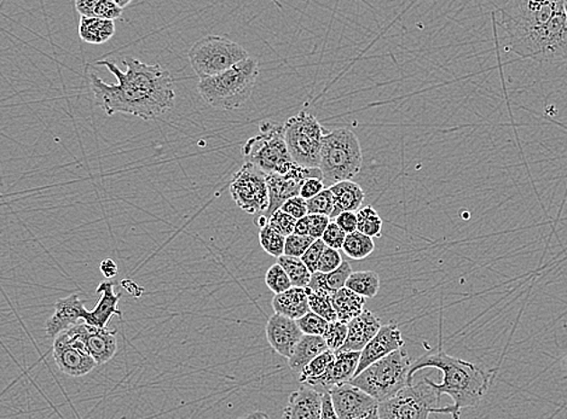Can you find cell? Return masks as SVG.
<instances>
[{"label": "cell", "mask_w": 567, "mask_h": 419, "mask_svg": "<svg viewBox=\"0 0 567 419\" xmlns=\"http://www.w3.org/2000/svg\"><path fill=\"white\" fill-rule=\"evenodd\" d=\"M315 241V238L309 237V236L297 234L288 236L286 238V245H284V255L291 256V258L302 259V255L308 252V249Z\"/></svg>", "instance_id": "obj_41"}, {"label": "cell", "mask_w": 567, "mask_h": 419, "mask_svg": "<svg viewBox=\"0 0 567 419\" xmlns=\"http://www.w3.org/2000/svg\"><path fill=\"white\" fill-rule=\"evenodd\" d=\"M249 58L241 45L218 35L199 39L189 50L190 65L200 80L220 76Z\"/></svg>", "instance_id": "obj_8"}, {"label": "cell", "mask_w": 567, "mask_h": 419, "mask_svg": "<svg viewBox=\"0 0 567 419\" xmlns=\"http://www.w3.org/2000/svg\"><path fill=\"white\" fill-rule=\"evenodd\" d=\"M87 352L97 365H104L112 361L118 351V330L100 329L84 322L74 326Z\"/></svg>", "instance_id": "obj_17"}, {"label": "cell", "mask_w": 567, "mask_h": 419, "mask_svg": "<svg viewBox=\"0 0 567 419\" xmlns=\"http://www.w3.org/2000/svg\"><path fill=\"white\" fill-rule=\"evenodd\" d=\"M273 308L277 315L299 320L311 312L309 305L308 288H292L286 292L274 295Z\"/></svg>", "instance_id": "obj_23"}, {"label": "cell", "mask_w": 567, "mask_h": 419, "mask_svg": "<svg viewBox=\"0 0 567 419\" xmlns=\"http://www.w3.org/2000/svg\"><path fill=\"white\" fill-rule=\"evenodd\" d=\"M326 351H328V346H327L323 337L304 334L293 354L288 359V365H290L292 371L301 373L310 362L315 361Z\"/></svg>", "instance_id": "obj_25"}, {"label": "cell", "mask_w": 567, "mask_h": 419, "mask_svg": "<svg viewBox=\"0 0 567 419\" xmlns=\"http://www.w3.org/2000/svg\"><path fill=\"white\" fill-rule=\"evenodd\" d=\"M334 199V213L330 219L334 220L345 212L357 213L364 202L365 193L357 183L352 181L340 182L329 186Z\"/></svg>", "instance_id": "obj_24"}, {"label": "cell", "mask_w": 567, "mask_h": 419, "mask_svg": "<svg viewBox=\"0 0 567 419\" xmlns=\"http://www.w3.org/2000/svg\"><path fill=\"white\" fill-rule=\"evenodd\" d=\"M413 362L408 352L401 348L369 366L351 383L374 397L379 404L383 403L410 386V371Z\"/></svg>", "instance_id": "obj_6"}, {"label": "cell", "mask_w": 567, "mask_h": 419, "mask_svg": "<svg viewBox=\"0 0 567 419\" xmlns=\"http://www.w3.org/2000/svg\"><path fill=\"white\" fill-rule=\"evenodd\" d=\"M326 129L316 116L301 111L284 123V136L292 158L308 168H320Z\"/></svg>", "instance_id": "obj_9"}, {"label": "cell", "mask_w": 567, "mask_h": 419, "mask_svg": "<svg viewBox=\"0 0 567 419\" xmlns=\"http://www.w3.org/2000/svg\"><path fill=\"white\" fill-rule=\"evenodd\" d=\"M259 76V65L249 58L220 76L199 81L202 100L220 111H235L248 103Z\"/></svg>", "instance_id": "obj_4"}, {"label": "cell", "mask_w": 567, "mask_h": 419, "mask_svg": "<svg viewBox=\"0 0 567 419\" xmlns=\"http://www.w3.org/2000/svg\"><path fill=\"white\" fill-rule=\"evenodd\" d=\"M436 390L425 377L417 385L407 387L391 399L379 404V419H428L439 406Z\"/></svg>", "instance_id": "obj_10"}, {"label": "cell", "mask_w": 567, "mask_h": 419, "mask_svg": "<svg viewBox=\"0 0 567 419\" xmlns=\"http://www.w3.org/2000/svg\"><path fill=\"white\" fill-rule=\"evenodd\" d=\"M334 362H336V352L329 350L324 352L299 373V382L320 393L328 392L333 387Z\"/></svg>", "instance_id": "obj_22"}, {"label": "cell", "mask_w": 567, "mask_h": 419, "mask_svg": "<svg viewBox=\"0 0 567 419\" xmlns=\"http://www.w3.org/2000/svg\"><path fill=\"white\" fill-rule=\"evenodd\" d=\"M357 219L358 232L371 238L382 237V219L374 208L371 206L361 208L357 212Z\"/></svg>", "instance_id": "obj_33"}, {"label": "cell", "mask_w": 567, "mask_h": 419, "mask_svg": "<svg viewBox=\"0 0 567 419\" xmlns=\"http://www.w3.org/2000/svg\"><path fill=\"white\" fill-rule=\"evenodd\" d=\"M346 234L343 230L339 225L336 223V221H330L328 227L324 231L322 236V241L326 243L327 246L329 248H333L336 250L343 249L345 239H346Z\"/></svg>", "instance_id": "obj_46"}, {"label": "cell", "mask_w": 567, "mask_h": 419, "mask_svg": "<svg viewBox=\"0 0 567 419\" xmlns=\"http://www.w3.org/2000/svg\"><path fill=\"white\" fill-rule=\"evenodd\" d=\"M236 206L248 214H266L270 206L266 174L252 164H245L236 172L230 184Z\"/></svg>", "instance_id": "obj_11"}, {"label": "cell", "mask_w": 567, "mask_h": 419, "mask_svg": "<svg viewBox=\"0 0 567 419\" xmlns=\"http://www.w3.org/2000/svg\"><path fill=\"white\" fill-rule=\"evenodd\" d=\"M347 327L346 343L340 351L362 352L374 339L382 325L378 316H375L369 309H364L361 316L347 323Z\"/></svg>", "instance_id": "obj_20"}, {"label": "cell", "mask_w": 567, "mask_h": 419, "mask_svg": "<svg viewBox=\"0 0 567 419\" xmlns=\"http://www.w3.org/2000/svg\"><path fill=\"white\" fill-rule=\"evenodd\" d=\"M563 5H565V13H566V20H567V2H563Z\"/></svg>", "instance_id": "obj_55"}, {"label": "cell", "mask_w": 567, "mask_h": 419, "mask_svg": "<svg viewBox=\"0 0 567 419\" xmlns=\"http://www.w3.org/2000/svg\"><path fill=\"white\" fill-rule=\"evenodd\" d=\"M52 348L56 365L65 375L86 376L97 366L74 326L56 337Z\"/></svg>", "instance_id": "obj_12"}, {"label": "cell", "mask_w": 567, "mask_h": 419, "mask_svg": "<svg viewBox=\"0 0 567 419\" xmlns=\"http://www.w3.org/2000/svg\"><path fill=\"white\" fill-rule=\"evenodd\" d=\"M266 284L274 295L282 294V292H286L293 288V284H292L286 271L278 263H274L267 270Z\"/></svg>", "instance_id": "obj_37"}, {"label": "cell", "mask_w": 567, "mask_h": 419, "mask_svg": "<svg viewBox=\"0 0 567 419\" xmlns=\"http://www.w3.org/2000/svg\"><path fill=\"white\" fill-rule=\"evenodd\" d=\"M363 164L361 143L347 129L327 132L320 151V170L324 184L332 186L357 177Z\"/></svg>", "instance_id": "obj_5"}, {"label": "cell", "mask_w": 567, "mask_h": 419, "mask_svg": "<svg viewBox=\"0 0 567 419\" xmlns=\"http://www.w3.org/2000/svg\"><path fill=\"white\" fill-rule=\"evenodd\" d=\"M324 185L326 184H324L323 179H308V181L302 184L301 196L306 201L311 200L313 197L320 195V193L323 192Z\"/></svg>", "instance_id": "obj_49"}, {"label": "cell", "mask_w": 567, "mask_h": 419, "mask_svg": "<svg viewBox=\"0 0 567 419\" xmlns=\"http://www.w3.org/2000/svg\"><path fill=\"white\" fill-rule=\"evenodd\" d=\"M435 419H438V418L436 417Z\"/></svg>", "instance_id": "obj_56"}, {"label": "cell", "mask_w": 567, "mask_h": 419, "mask_svg": "<svg viewBox=\"0 0 567 419\" xmlns=\"http://www.w3.org/2000/svg\"><path fill=\"white\" fill-rule=\"evenodd\" d=\"M363 419H379L378 411H375L374 414H372L371 415H368V417Z\"/></svg>", "instance_id": "obj_54"}, {"label": "cell", "mask_w": 567, "mask_h": 419, "mask_svg": "<svg viewBox=\"0 0 567 419\" xmlns=\"http://www.w3.org/2000/svg\"><path fill=\"white\" fill-rule=\"evenodd\" d=\"M332 221L329 217L320 216V214H308V216L298 220L294 234L309 236L315 239L322 238L324 231Z\"/></svg>", "instance_id": "obj_34"}, {"label": "cell", "mask_w": 567, "mask_h": 419, "mask_svg": "<svg viewBox=\"0 0 567 419\" xmlns=\"http://www.w3.org/2000/svg\"><path fill=\"white\" fill-rule=\"evenodd\" d=\"M328 393L340 419H363L378 411V401L351 382L334 386Z\"/></svg>", "instance_id": "obj_14"}, {"label": "cell", "mask_w": 567, "mask_h": 419, "mask_svg": "<svg viewBox=\"0 0 567 419\" xmlns=\"http://www.w3.org/2000/svg\"><path fill=\"white\" fill-rule=\"evenodd\" d=\"M124 9L116 4L115 0H96L94 9V19L115 21L122 16Z\"/></svg>", "instance_id": "obj_43"}, {"label": "cell", "mask_w": 567, "mask_h": 419, "mask_svg": "<svg viewBox=\"0 0 567 419\" xmlns=\"http://www.w3.org/2000/svg\"><path fill=\"white\" fill-rule=\"evenodd\" d=\"M347 334V324L337 320V322L329 323L328 329L323 334V339L326 341L329 351L338 352L346 343Z\"/></svg>", "instance_id": "obj_38"}, {"label": "cell", "mask_w": 567, "mask_h": 419, "mask_svg": "<svg viewBox=\"0 0 567 419\" xmlns=\"http://www.w3.org/2000/svg\"><path fill=\"white\" fill-rule=\"evenodd\" d=\"M365 300L361 295L350 290L346 287L341 289L333 295L332 304L336 309L338 320L343 323H350L364 312Z\"/></svg>", "instance_id": "obj_27"}, {"label": "cell", "mask_w": 567, "mask_h": 419, "mask_svg": "<svg viewBox=\"0 0 567 419\" xmlns=\"http://www.w3.org/2000/svg\"><path fill=\"white\" fill-rule=\"evenodd\" d=\"M100 270L107 280H112V278H114L116 274H118V265H116L114 260L112 259H104V262L101 263Z\"/></svg>", "instance_id": "obj_51"}, {"label": "cell", "mask_w": 567, "mask_h": 419, "mask_svg": "<svg viewBox=\"0 0 567 419\" xmlns=\"http://www.w3.org/2000/svg\"><path fill=\"white\" fill-rule=\"evenodd\" d=\"M404 344L405 341L397 324L391 323L383 325L379 333L376 334L374 339L361 352V361H359L356 376H358L359 373L364 371L365 369H368L374 362L386 358L387 355L401 350Z\"/></svg>", "instance_id": "obj_16"}, {"label": "cell", "mask_w": 567, "mask_h": 419, "mask_svg": "<svg viewBox=\"0 0 567 419\" xmlns=\"http://www.w3.org/2000/svg\"><path fill=\"white\" fill-rule=\"evenodd\" d=\"M245 164L255 165L266 175L286 174L293 165L284 136V125L263 121L258 135L249 138L242 147Z\"/></svg>", "instance_id": "obj_7"}, {"label": "cell", "mask_w": 567, "mask_h": 419, "mask_svg": "<svg viewBox=\"0 0 567 419\" xmlns=\"http://www.w3.org/2000/svg\"><path fill=\"white\" fill-rule=\"evenodd\" d=\"M114 281H105L97 287L98 294H101L100 301L93 311H86L84 315V322L100 329H107L109 320L112 316H122L119 309V301L122 294H115Z\"/></svg>", "instance_id": "obj_21"}, {"label": "cell", "mask_w": 567, "mask_h": 419, "mask_svg": "<svg viewBox=\"0 0 567 419\" xmlns=\"http://www.w3.org/2000/svg\"><path fill=\"white\" fill-rule=\"evenodd\" d=\"M508 49L537 62L567 61V20L563 2L516 0L500 8Z\"/></svg>", "instance_id": "obj_2"}, {"label": "cell", "mask_w": 567, "mask_h": 419, "mask_svg": "<svg viewBox=\"0 0 567 419\" xmlns=\"http://www.w3.org/2000/svg\"><path fill=\"white\" fill-rule=\"evenodd\" d=\"M122 63L126 72L111 61L97 62L118 79V84H107L96 74H90L94 101L105 115L122 112L149 121L175 107V83L167 69L130 56Z\"/></svg>", "instance_id": "obj_1"}, {"label": "cell", "mask_w": 567, "mask_h": 419, "mask_svg": "<svg viewBox=\"0 0 567 419\" xmlns=\"http://www.w3.org/2000/svg\"><path fill=\"white\" fill-rule=\"evenodd\" d=\"M343 263L344 260L341 258L339 250L327 246V248L324 249L322 258L320 260L319 271H317V272H334V271H337L341 265H343Z\"/></svg>", "instance_id": "obj_44"}, {"label": "cell", "mask_w": 567, "mask_h": 419, "mask_svg": "<svg viewBox=\"0 0 567 419\" xmlns=\"http://www.w3.org/2000/svg\"><path fill=\"white\" fill-rule=\"evenodd\" d=\"M375 250V243L368 236L356 231L354 234L346 236L345 239L343 252L352 260H364L372 255Z\"/></svg>", "instance_id": "obj_31"}, {"label": "cell", "mask_w": 567, "mask_h": 419, "mask_svg": "<svg viewBox=\"0 0 567 419\" xmlns=\"http://www.w3.org/2000/svg\"><path fill=\"white\" fill-rule=\"evenodd\" d=\"M281 210L290 214L294 219L301 220L309 214L308 201L302 199V196L293 197L281 207Z\"/></svg>", "instance_id": "obj_47"}, {"label": "cell", "mask_w": 567, "mask_h": 419, "mask_svg": "<svg viewBox=\"0 0 567 419\" xmlns=\"http://www.w3.org/2000/svg\"><path fill=\"white\" fill-rule=\"evenodd\" d=\"M298 220L294 219L290 214L284 213V210H278L269 218V225L274 230H276L278 234L288 237V236L293 235L295 227H297Z\"/></svg>", "instance_id": "obj_42"}, {"label": "cell", "mask_w": 567, "mask_h": 419, "mask_svg": "<svg viewBox=\"0 0 567 419\" xmlns=\"http://www.w3.org/2000/svg\"><path fill=\"white\" fill-rule=\"evenodd\" d=\"M297 322L302 334H309V336L323 337L329 325V322H327L322 316H317L313 312H309L308 315L302 316Z\"/></svg>", "instance_id": "obj_40"}, {"label": "cell", "mask_w": 567, "mask_h": 419, "mask_svg": "<svg viewBox=\"0 0 567 419\" xmlns=\"http://www.w3.org/2000/svg\"><path fill=\"white\" fill-rule=\"evenodd\" d=\"M238 419H270V417L262 411H256L252 412V414L243 415V417H239Z\"/></svg>", "instance_id": "obj_52"}, {"label": "cell", "mask_w": 567, "mask_h": 419, "mask_svg": "<svg viewBox=\"0 0 567 419\" xmlns=\"http://www.w3.org/2000/svg\"><path fill=\"white\" fill-rule=\"evenodd\" d=\"M443 323L440 316L439 343L436 350L428 352L413 362L410 371V385H414V377L422 369L435 368L443 373V379L436 383L425 377L428 385L436 390L439 399L443 394L452 397L454 403L449 406L436 408L433 415H450L453 419H460L464 408L478 406L488 393L490 386V373L478 368L477 365L463 359L452 357L443 350Z\"/></svg>", "instance_id": "obj_3"}, {"label": "cell", "mask_w": 567, "mask_h": 419, "mask_svg": "<svg viewBox=\"0 0 567 419\" xmlns=\"http://www.w3.org/2000/svg\"><path fill=\"white\" fill-rule=\"evenodd\" d=\"M309 214H320L332 218L334 213V199L333 193L328 189H324L320 195L313 197L308 201Z\"/></svg>", "instance_id": "obj_39"}, {"label": "cell", "mask_w": 567, "mask_h": 419, "mask_svg": "<svg viewBox=\"0 0 567 419\" xmlns=\"http://www.w3.org/2000/svg\"><path fill=\"white\" fill-rule=\"evenodd\" d=\"M326 248V243L322 241V238L316 239L313 245L308 249V252L302 255V263H305L306 267H308L310 272L312 274L319 271L320 260L322 258L324 249Z\"/></svg>", "instance_id": "obj_45"}, {"label": "cell", "mask_w": 567, "mask_h": 419, "mask_svg": "<svg viewBox=\"0 0 567 419\" xmlns=\"http://www.w3.org/2000/svg\"><path fill=\"white\" fill-rule=\"evenodd\" d=\"M320 419H340L338 417L336 410H334L332 397L329 393H323L322 397V417Z\"/></svg>", "instance_id": "obj_50"}, {"label": "cell", "mask_w": 567, "mask_h": 419, "mask_svg": "<svg viewBox=\"0 0 567 419\" xmlns=\"http://www.w3.org/2000/svg\"><path fill=\"white\" fill-rule=\"evenodd\" d=\"M361 352H336L332 379L333 387L350 383L357 373Z\"/></svg>", "instance_id": "obj_29"}, {"label": "cell", "mask_w": 567, "mask_h": 419, "mask_svg": "<svg viewBox=\"0 0 567 419\" xmlns=\"http://www.w3.org/2000/svg\"><path fill=\"white\" fill-rule=\"evenodd\" d=\"M309 305L311 312L315 315L322 316L327 322H337L338 316L336 309L333 308L332 298L328 295L320 294V292L312 291L308 288Z\"/></svg>", "instance_id": "obj_36"}, {"label": "cell", "mask_w": 567, "mask_h": 419, "mask_svg": "<svg viewBox=\"0 0 567 419\" xmlns=\"http://www.w3.org/2000/svg\"><path fill=\"white\" fill-rule=\"evenodd\" d=\"M277 263L286 271L294 288H309L312 273L310 272L302 259L284 255L277 259Z\"/></svg>", "instance_id": "obj_32"}, {"label": "cell", "mask_w": 567, "mask_h": 419, "mask_svg": "<svg viewBox=\"0 0 567 419\" xmlns=\"http://www.w3.org/2000/svg\"><path fill=\"white\" fill-rule=\"evenodd\" d=\"M86 311V302L80 300L77 294L59 299L55 304L54 315L48 320L47 326H45L48 339L55 340L65 331L80 324V320H84V315Z\"/></svg>", "instance_id": "obj_18"}, {"label": "cell", "mask_w": 567, "mask_h": 419, "mask_svg": "<svg viewBox=\"0 0 567 419\" xmlns=\"http://www.w3.org/2000/svg\"><path fill=\"white\" fill-rule=\"evenodd\" d=\"M323 179L320 168H308L294 162L286 174L266 175L267 189H269L270 206L264 214L269 219L276 210L293 197L301 196L302 184L308 179ZM324 182V181H323Z\"/></svg>", "instance_id": "obj_13"}, {"label": "cell", "mask_w": 567, "mask_h": 419, "mask_svg": "<svg viewBox=\"0 0 567 419\" xmlns=\"http://www.w3.org/2000/svg\"><path fill=\"white\" fill-rule=\"evenodd\" d=\"M346 288L364 299H373L380 290V277L374 271L352 272L346 281Z\"/></svg>", "instance_id": "obj_30"}, {"label": "cell", "mask_w": 567, "mask_h": 419, "mask_svg": "<svg viewBox=\"0 0 567 419\" xmlns=\"http://www.w3.org/2000/svg\"><path fill=\"white\" fill-rule=\"evenodd\" d=\"M338 225L341 227V230L346 235L354 234L358 228L357 213L345 212L339 214L334 219Z\"/></svg>", "instance_id": "obj_48"}, {"label": "cell", "mask_w": 567, "mask_h": 419, "mask_svg": "<svg viewBox=\"0 0 567 419\" xmlns=\"http://www.w3.org/2000/svg\"><path fill=\"white\" fill-rule=\"evenodd\" d=\"M266 340L271 348L281 357L290 359L304 334L298 325L297 320L274 313L267 320Z\"/></svg>", "instance_id": "obj_15"}, {"label": "cell", "mask_w": 567, "mask_h": 419, "mask_svg": "<svg viewBox=\"0 0 567 419\" xmlns=\"http://www.w3.org/2000/svg\"><path fill=\"white\" fill-rule=\"evenodd\" d=\"M286 238L284 236L278 234L269 224L260 228L259 242L267 254L274 258H281L284 255V245H286Z\"/></svg>", "instance_id": "obj_35"}, {"label": "cell", "mask_w": 567, "mask_h": 419, "mask_svg": "<svg viewBox=\"0 0 567 419\" xmlns=\"http://www.w3.org/2000/svg\"><path fill=\"white\" fill-rule=\"evenodd\" d=\"M323 393L311 387L302 386L288 399L280 419H320Z\"/></svg>", "instance_id": "obj_19"}, {"label": "cell", "mask_w": 567, "mask_h": 419, "mask_svg": "<svg viewBox=\"0 0 567 419\" xmlns=\"http://www.w3.org/2000/svg\"><path fill=\"white\" fill-rule=\"evenodd\" d=\"M77 31L87 44H104L115 34V23L114 21L81 17Z\"/></svg>", "instance_id": "obj_28"}, {"label": "cell", "mask_w": 567, "mask_h": 419, "mask_svg": "<svg viewBox=\"0 0 567 419\" xmlns=\"http://www.w3.org/2000/svg\"><path fill=\"white\" fill-rule=\"evenodd\" d=\"M115 2L116 4H118L122 9H125L126 6L131 4V2H130V0H128V2H120V0H115Z\"/></svg>", "instance_id": "obj_53"}, {"label": "cell", "mask_w": 567, "mask_h": 419, "mask_svg": "<svg viewBox=\"0 0 567 419\" xmlns=\"http://www.w3.org/2000/svg\"><path fill=\"white\" fill-rule=\"evenodd\" d=\"M352 274L350 263L344 262L343 265L337 271L330 273L316 272L312 274L311 281H310L309 289L312 291L320 292V294L328 295L333 298L334 294L341 289L346 287L348 277Z\"/></svg>", "instance_id": "obj_26"}]
</instances>
